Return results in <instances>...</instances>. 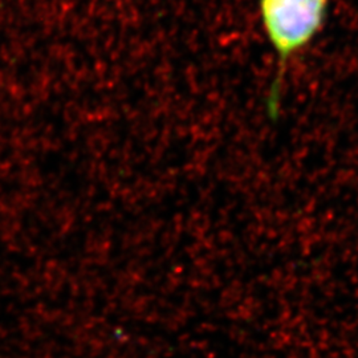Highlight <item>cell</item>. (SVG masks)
Segmentation results:
<instances>
[{
	"label": "cell",
	"mask_w": 358,
	"mask_h": 358,
	"mask_svg": "<svg viewBox=\"0 0 358 358\" xmlns=\"http://www.w3.org/2000/svg\"><path fill=\"white\" fill-rule=\"evenodd\" d=\"M329 3L331 0H259L262 24L278 57V71L267 100L272 120L279 115L287 64L319 36L327 23Z\"/></svg>",
	"instance_id": "obj_1"
}]
</instances>
